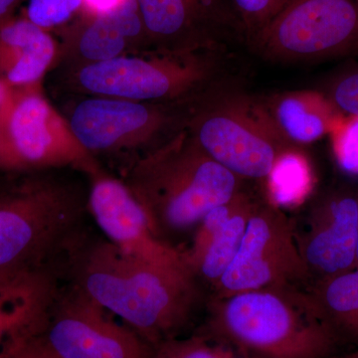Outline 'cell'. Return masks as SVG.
I'll return each mask as SVG.
<instances>
[{
	"mask_svg": "<svg viewBox=\"0 0 358 358\" xmlns=\"http://www.w3.org/2000/svg\"><path fill=\"white\" fill-rule=\"evenodd\" d=\"M62 280L79 287L152 348L179 338L201 299V285L187 267L134 258L89 227L71 244Z\"/></svg>",
	"mask_w": 358,
	"mask_h": 358,
	"instance_id": "cell-1",
	"label": "cell"
},
{
	"mask_svg": "<svg viewBox=\"0 0 358 358\" xmlns=\"http://www.w3.org/2000/svg\"><path fill=\"white\" fill-rule=\"evenodd\" d=\"M42 173L8 179L0 190V281L61 277L71 244L88 227V192Z\"/></svg>",
	"mask_w": 358,
	"mask_h": 358,
	"instance_id": "cell-2",
	"label": "cell"
},
{
	"mask_svg": "<svg viewBox=\"0 0 358 358\" xmlns=\"http://www.w3.org/2000/svg\"><path fill=\"white\" fill-rule=\"evenodd\" d=\"M160 241H173L196 229L212 209L242 190L243 179L204 152L187 129L134 160L126 178Z\"/></svg>",
	"mask_w": 358,
	"mask_h": 358,
	"instance_id": "cell-3",
	"label": "cell"
},
{
	"mask_svg": "<svg viewBox=\"0 0 358 358\" xmlns=\"http://www.w3.org/2000/svg\"><path fill=\"white\" fill-rule=\"evenodd\" d=\"M210 331L261 358H327L338 338L308 289L268 288L213 299Z\"/></svg>",
	"mask_w": 358,
	"mask_h": 358,
	"instance_id": "cell-4",
	"label": "cell"
},
{
	"mask_svg": "<svg viewBox=\"0 0 358 358\" xmlns=\"http://www.w3.org/2000/svg\"><path fill=\"white\" fill-rule=\"evenodd\" d=\"M22 336L50 358H152L154 352L133 329L65 280Z\"/></svg>",
	"mask_w": 358,
	"mask_h": 358,
	"instance_id": "cell-5",
	"label": "cell"
},
{
	"mask_svg": "<svg viewBox=\"0 0 358 358\" xmlns=\"http://www.w3.org/2000/svg\"><path fill=\"white\" fill-rule=\"evenodd\" d=\"M186 129L219 164L243 179H266L291 147L271 119L263 100L227 94L197 110Z\"/></svg>",
	"mask_w": 358,
	"mask_h": 358,
	"instance_id": "cell-6",
	"label": "cell"
},
{
	"mask_svg": "<svg viewBox=\"0 0 358 358\" xmlns=\"http://www.w3.org/2000/svg\"><path fill=\"white\" fill-rule=\"evenodd\" d=\"M201 52L126 54L82 65L76 81L80 89L96 96L159 103L178 100L203 86L216 71L215 61Z\"/></svg>",
	"mask_w": 358,
	"mask_h": 358,
	"instance_id": "cell-7",
	"label": "cell"
},
{
	"mask_svg": "<svg viewBox=\"0 0 358 358\" xmlns=\"http://www.w3.org/2000/svg\"><path fill=\"white\" fill-rule=\"evenodd\" d=\"M313 282L294 236V223L272 202L257 201L234 261L214 299L268 288H301Z\"/></svg>",
	"mask_w": 358,
	"mask_h": 358,
	"instance_id": "cell-8",
	"label": "cell"
},
{
	"mask_svg": "<svg viewBox=\"0 0 358 358\" xmlns=\"http://www.w3.org/2000/svg\"><path fill=\"white\" fill-rule=\"evenodd\" d=\"M251 45L275 61L348 53L358 47L357 0H288Z\"/></svg>",
	"mask_w": 358,
	"mask_h": 358,
	"instance_id": "cell-9",
	"label": "cell"
},
{
	"mask_svg": "<svg viewBox=\"0 0 358 358\" xmlns=\"http://www.w3.org/2000/svg\"><path fill=\"white\" fill-rule=\"evenodd\" d=\"M3 129L17 173L70 167L89 176L102 169L77 140L68 120L47 100L41 84L17 89Z\"/></svg>",
	"mask_w": 358,
	"mask_h": 358,
	"instance_id": "cell-10",
	"label": "cell"
},
{
	"mask_svg": "<svg viewBox=\"0 0 358 358\" xmlns=\"http://www.w3.org/2000/svg\"><path fill=\"white\" fill-rule=\"evenodd\" d=\"M155 50L215 51L224 42L246 39L233 0H136Z\"/></svg>",
	"mask_w": 358,
	"mask_h": 358,
	"instance_id": "cell-11",
	"label": "cell"
},
{
	"mask_svg": "<svg viewBox=\"0 0 358 358\" xmlns=\"http://www.w3.org/2000/svg\"><path fill=\"white\" fill-rule=\"evenodd\" d=\"M174 120L162 103L94 96L78 103L68 122L77 140L96 157L148 147Z\"/></svg>",
	"mask_w": 358,
	"mask_h": 358,
	"instance_id": "cell-12",
	"label": "cell"
},
{
	"mask_svg": "<svg viewBox=\"0 0 358 358\" xmlns=\"http://www.w3.org/2000/svg\"><path fill=\"white\" fill-rule=\"evenodd\" d=\"M296 245L313 284L355 268L358 190L338 186L317 196L305 222L294 227Z\"/></svg>",
	"mask_w": 358,
	"mask_h": 358,
	"instance_id": "cell-13",
	"label": "cell"
},
{
	"mask_svg": "<svg viewBox=\"0 0 358 358\" xmlns=\"http://www.w3.org/2000/svg\"><path fill=\"white\" fill-rule=\"evenodd\" d=\"M88 178L89 215L108 241L141 260L187 267L181 250L155 236L147 214L122 179L114 178L103 169Z\"/></svg>",
	"mask_w": 358,
	"mask_h": 358,
	"instance_id": "cell-14",
	"label": "cell"
},
{
	"mask_svg": "<svg viewBox=\"0 0 358 358\" xmlns=\"http://www.w3.org/2000/svg\"><path fill=\"white\" fill-rule=\"evenodd\" d=\"M58 33L83 65L120 57L141 45H148L136 0H128L103 15H80Z\"/></svg>",
	"mask_w": 358,
	"mask_h": 358,
	"instance_id": "cell-15",
	"label": "cell"
},
{
	"mask_svg": "<svg viewBox=\"0 0 358 358\" xmlns=\"http://www.w3.org/2000/svg\"><path fill=\"white\" fill-rule=\"evenodd\" d=\"M59 50L52 33L14 14L0 23V79L16 89L41 84Z\"/></svg>",
	"mask_w": 358,
	"mask_h": 358,
	"instance_id": "cell-16",
	"label": "cell"
},
{
	"mask_svg": "<svg viewBox=\"0 0 358 358\" xmlns=\"http://www.w3.org/2000/svg\"><path fill=\"white\" fill-rule=\"evenodd\" d=\"M263 102L282 138L301 148L331 134L343 115L326 93L313 90L285 92Z\"/></svg>",
	"mask_w": 358,
	"mask_h": 358,
	"instance_id": "cell-17",
	"label": "cell"
},
{
	"mask_svg": "<svg viewBox=\"0 0 358 358\" xmlns=\"http://www.w3.org/2000/svg\"><path fill=\"white\" fill-rule=\"evenodd\" d=\"M60 281L50 274L0 281V355L43 312Z\"/></svg>",
	"mask_w": 358,
	"mask_h": 358,
	"instance_id": "cell-18",
	"label": "cell"
},
{
	"mask_svg": "<svg viewBox=\"0 0 358 358\" xmlns=\"http://www.w3.org/2000/svg\"><path fill=\"white\" fill-rule=\"evenodd\" d=\"M308 292L320 320L338 343L358 345V268L313 282Z\"/></svg>",
	"mask_w": 358,
	"mask_h": 358,
	"instance_id": "cell-19",
	"label": "cell"
},
{
	"mask_svg": "<svg viewBox=\"0 0 358 358\" xmlns=\"http://www.w3.org/2000/svg\"><path fill=\"white\" fill-rule=\"evenodd\" d=\"M256 202L245 192L241 203L229 220L216 231L199 255L186 263L197 281L208 282L214 288L225 274L241 247L247 224Z\"/></svg>",
	"mask_w": 358,
	"mask_h": 358,
	"instance_id": "cell-20",
	"label": "cell"
},
{
	"mask_svg": "<svg viewBox=\"0 0 358 358\" xmlns=\"http://www.w3.org/2000/svg\"><path fill=\"white\" fill-rule=\"evenodd\" d=\"M268 201L277 206L300 203L313 187V173L307 155L301 147H291L275 160L268 174Z\"/></svg>",
	"mask_w": 358,
	"mask_h": 358,
	"instance_id": "cell-21",
	"label": "cell"
},
{
	"mask_svg": "<svg viewBox=\"0 0 358 358\" xmlns=\"http://www.w3.org/2000/svg\"><path fill=\"white\" fill-rule=\"evenodd\" d=\"M83 10L82 0H27L23 16L45 31L63 29Z\"/></svg>",
	"mask_w": 358,
	"mask_h": 358,
	"instance_id": "cell-22",
	"label": "cell"
},
{
	"mask_svg": "<svg viewBox=\"0 0 358 358\" xmlns=\"http://www.w3.org/2000/svg\"><path fill=\"white\" fill-rule=\"evenodd\" d=\"M152 358H261L240 357L222 345L212 343L206 336H192L164 341L154 348Z\"/></svg>",
	"mask_w": 358,
	"mask_h": 358,
	"instance_id": "cell-23",
	"label": "cell"
},
{
	"mask_svg": "<svg viewBox=\"0 0 358 358\" xmlns=\"http://www.w3.org/2000/svg\"><path fill=\"white\" fill-rule=\"evenodd\" d=\"M329 136L341 171L358 176V115H343Z\"/></svg>",
	"mask_w": 358,
	"mask_h": 358,
	"instance_id": "cell-24",
	"label": "cell"
},
{
	"mask_svg": "<svg viewBox=\"0 0 358 358\" xmlns=\"http://www.w3.org/2000/svg\"><path fill=\"white\" fill-rule=\"evenodd\" d=\"M288 0H233L242 25L245 37L253 43L259 34L265 30Z\"/></svg>",
	"mask_w": 358,
	"mask_h": 358,
	"instance_id": "cell-25",
	"label": "cell"
},
{
	"mask_svg": "<svg viewBox=\"0 0 358 358\" xmlns=\"http://www.w3.org/2000/svg\"><path fill=\"white\" fill-rule=\"evenodd\" d=\"M326 94L343 115H358V69L336 77Z\"/></svg>",
	"mask_w": 358,
	"mask_h": 358,
	"instance_id": "cell-26",
	"label": "cell"
},
{
	"mask_svg": "<svg viewBox=\"0 0 358 358\" xmlns=\"http://www.w3.org/2000/svg\"><path fill=\"white\" fill-rule=\"evenodd\" d=\"M0 358H50L24 336L13 338L2 352Z\"/></svg>",
	"mask_w": 358,
	"mask_h": 358,
	"instance_id": "cell-27",
	"label": "cell"
},
{
	"mask_svg": "<svg viewBox=\"0 0 358 358\" xmlns=\"http://www.w3.org/2000/svg\"><path fill=\"white\" fill-rule=\"evenodd\" d=\"M83 10L81 15L98 16L112 13L124 6L128 0H82Z\"/></svg>",
	"mask_w": 358,
	"mask_h": 358,
	"instance_id": "cell-28",
	"label": "cell"
},
{
	"mask_svg": "<svg viewBox=\"0 0 358 358\" xmlns=\"http://www.w3.org/2000/svg\"><path fill=\"white\" fill-rule=\"evenodd\" d=\"M0 171L17 173L10 145H9L6 131L1 124H0Z\"/></svg>",
	"mask_w": 358,
	"mask_h": 358,
	"instance_id": "cell-29",
	"label": "cell"
},
{
	"mask_svg": "<svg viewBox=\"0 0 358 358\" xmlns=\"http://www.w3.org/2000/svg\"><path fill=\"white\" fill-rule=\"evenodd\" d=\"M16 91L17 89L0 79V124L2 127L15 98Z\"/></svg>",
	"mask_w": 358,
	"mask_h": 358,
	"instance_id": "cell-30",
	"label": "cell"
},
{
	"mask_svg": "<svg viewBox=\"0 0 358 358\" xmlns=\"http://www.w3.org/2000/svg\"><path fill=\"white\" fill-rule=\"evenodd\" d=\"M23 1L24 0H0V23L13 16Z\"/></svg>",
	"mask_w": 358,
	"mask_h": 358,
	"instance_id": "cell-31",
	"label": "cell"
},
{
	"mask_svg": "<svg viewBox=\"0 0 358 358\" xmlns=\"http://www.w3.org/2000/svg\"><path fill=\"white\" fill-rule=\"evenodd\" d=\"M343 358H358V348L355 352L350 353V355H345Z\"/></svg>",
	"mask_w": 358,
	"mask_h": 358,
	"instance_id": "cell-32",
	"label": "cell"
},
{
	"mask_svg": "<svg viewBox=\"0 0 358 358\" xmlns=\"http://www.w3.org/2000/svg\"><path fill=\"white\" fill-rule=\"evenodd\" d=\"M7 181H8V179L0 176V190H1L2 187H3V186L6 185Z\"/></svg>",
	"mask_w": 358,
	"mask_h": 358,
	"instance_id": "cell-33",
	"label": "cell"
},
{
	"mask_svg": "<svg viewBox=\"0 0 358 358\" xmlns=\"http://www.w3.org/2000/svg\"><path fill=\"white\" fill-rule=\"evenodd\" d=\"M355 268H358V234H357V259H355Z\"/></svg>",
	"mask_w": 358,
	"mask_h": 358,
	"instance_id": "cell-34",
	"label": "cell"
},
{
	"mask_svg": "<svg viewBox=\"0 0 358 358\" xmlns=\"http://www.w3.org/2000/svg\"><path fill=\"white\" fill-rule=\"evenodd\" d=\"M357 4H358V0H357Z\"/></svg>",
	"mask_w": 358,
	"mask_h": 358,
	"instance_id": "cell-35",
	"label": "cell"
}]
</instances>
